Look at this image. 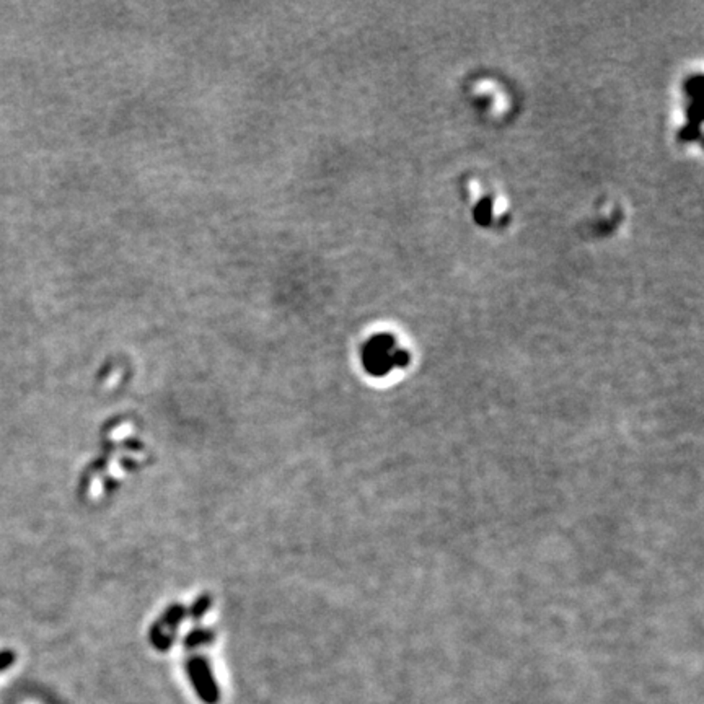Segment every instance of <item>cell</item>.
Here are the masks:
<instances>
[{
    "mask_svg": "<svg viewBox=\"0 0 704 704\" xmlns=\"http://www.w3.org/2000/svg\"><path fill=\"white\" fill-rule=\"evenodd\" d=\"M15 654L12 651H2L0 652V670H5L7 667L13 664Z\"/></svg>",
    "mask_w": 704,
    "mask_h": 704,
    "instance_id": "cell-5",
    "label": "cell"
},
{
    "mask_svg": "<svg viewBox=\"0 0 704 704\" xmlns=\"http://www.w3.org/2000/svg\"><path fill=\"white\" fill-rule=\"evenodd\" d=\"M186 670L199 700L205 704H217L220 700L219 686L214 680L212 670H210L207 660L203 659V657H193V659L188 660Z\"/></svg>",
    "mask_w": 704,
    "mask_h": 704,
    "instance_id": "cell-1",
    "label": "cell"
},
{
    "mask_svg": "<svg viewBox=\"0 0 704 704\" xmlns=\"http://www.w3.org/2000/svg\"><path fill=\"white\" fill-rule=\"evenodd\" d=\"M210 606V599L207 597H203L199 602L193 606V618H201V616L204 615V611L207 610Z\"/></svg>",
    "mask_w": 704,
    "mask_h": 704,
    "instance_id": "cell-4",
    "label": "cell"
},
{
    "mask_svg": "<svg viewBox=\"0 0 704 704\" xmlns=\"http://www.w3.org/2000/svg\"><path fill=\"white\" fill-rule=\"evenodd\" d=\"M210 641H212V633H210V631L198 629V631H193V633L186 637V646L189 647V649H196V647H199V646L209 644Z\"/></svg>",
    "mask_w": 704,
    "mask_h": 704,
    "instance_id": "cell-3",
    "label": "cell"
},
{
    "mask_svg": "<svg viewBox=\"0 0 704 704\" xmlns=\"http://www.w3.org/2000/svg\"><path fill=\"white\" fill-rule=\"evenodd\" d=\"M184 610L181 606H173V608L168 610V613L165 615L160 623L155 625V628L152 629V644L157 647L158 651H167L169 646L173 644V633L177 629V626L179 621L183 620Z\"/></svg>",
    "mask_w": 704,
    "mask_h": 704,
    "instance_id": "cell-2",
    "label": "cell"
}]
</instances>
